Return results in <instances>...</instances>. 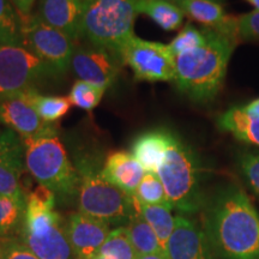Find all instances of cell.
Returning a JSON list of instances; mask_svg holds the SVG:
<instances>
[{
	"label": "cell",
	"mask_w": 259,
	"mask_h": 259,
	"mask_svg": "<svg viewBox=\"0 0 259 259\" xmlns=\"http://www.w3.org/2000/svg\"><path fill=\"white\" fill-rule=\"evenodd\" d=\"M204 232L221 259H259V216L247 193L227 185L205 204Z\"/></svg>",
	"instance_id": "1"
},
{
	"label": "cell",
	"mask_w": 259,
	"mask_h": 259,
	"mask_svg": "<svg viewBox=\"0 0 259 259\" xmlns=\"http://www.w3.org/2000/svg\"><path fill=\"white\" fill-rule=\"evenodd\" d=\"M205 29L206 41L176 57L174 85L196 103L212 102L225 84L227 67L239 40Z\"/></svg>",
	"instance_id": "2"
},
{
	"label": "cell",
	"mask_w": 259,
	"mask_h": 259,
	"mask_svg": "<svg viewBox=\"0 0 259 259\" xmlns=\"http://www.w3.org/2000/svg\"><path fill=\"white\" fill-rule=\"evenodd\" d=\"M56 204V194L47 187L29 192L19 240L40 259H77Z\"/></svg>",
	"instance_id": "3"
},
{
	"label": "cell",
	"mask_w": 259,
	"mask_h": 259,
	"mask_svg": "<svg viewBox=\"0 0 259 259\" xmlns=\"http://www.w3.org/2000/svg\"><path fill=\"white\" fill-rule=\"evenodd\" d=\"M74 167L79 177L78 211L111 225L126 226L139 204L135 196L113 185L103 178L96 157L79 153L74 157Z\"/></svg>",
	"instance_id": "4"
},
{
	"label": "cell",
	"mask_w": 259,
	"mask_h": 259,
	"mask_svg": "<svg viewBox=\"0 0 259 259\" xmlns=\"http://www.w3.org/2000/svg\"><path fill=\"white\" fill-rule=\"evenodd\" d=\"M203 171L198 154L179 135L171 132L166 158L157 171L171 208L183 213H194L205 206Z\"/></svg>",
	"instance_id": "5"
},
{
	"label": "cell",
	"mask_w": 259,
	"mask_h": 259,
	"mask_svg": "<svg viewBox=\"0 0 259 259\" xmlns=\"http://www.w3.org/2000/svg\"><path fill=\"white\" fill-rule=\"evenodd\" d=\"M139 0H83L77 42L105 48L121 59V51L135 35ZM122 60V59H121Z\"/></svg>",
	"instance_id": "6"
},
{
	"label": "cell",
	"mask_w": 259,
	"mask_h": 259,
	"mask_svg": "<svg viewBox=\"0 0 259 259\" xmlns=\"http://www.w3.org/2000/svg\"><path fill=\"white\" fill-rule=\"evenodd\" d=\"M22 142L25 169L38 185L50 189L60 202L78 198V173L58 135L22 138Z\"/></svg>",
	"instance_id": "7"
},
{
	"label": "cell",
	"mask_w": 259,
	"mask_h": 259,
	"mask_svg": "<svg viewBox=\"0 0 259 259\" xmlns=\"http://www.w3.org/2000/svg\"><path fill=\"white\" fill-rule=\"evenodd\" d=\"M63 78L25 47L0 45V99L54 85Z\"/></svg>",
	"instance_id": "8"
},
{
	"label": "cell",
	"mask_w": 259,
	"mask_h": 259,
	"mask_svg": "<svg viewBox=\"0 0 259 259\" xmlns=\"http://www.w3.org/2000/svg\"><path fill=\"white\" fill-rule=\"evenodd\" d=\"M23 47L61 76L71 69L76 41L59 29L45 23L37 14L23 18Z\"/></svg>",
	"instance_id": "9"
},
{
	"label": "cell",
	"mask_w": 259,
	"mask_h": 259,
	"mask_svg": "<svg viewBox=\"0 0 259 259\" xmlns=\"http://www.w3.org/2000/svg\"><path fill=\"white\" fill-rule=\"evenodd\" d=\"M122 63L134 71L135 78L145 82H173L176 57L168 45L148 41L134 35L121 51Z\"/></svg>",
	"instance_id": "10"
},
{
	"label": "cell",
	"mask_w": 259,
	"mask_h": 259,
	"mask_svg": "<svg viewBox=\"0 0 259 259\" xmlns=\"http://www.w3.org/2000/svg\"><path fill=\"white\" fill-rule=\"evenodd\" d=\"M122 60L105 48L76 42L71 70L79 80L106 90L114 85L121 72Z\"/></svg>",
	"instance_id": "11"
},
{
	"label": "cell",
	"mask_w": 259,
	"mask_h": 259,
	"mask_svg": "<svg viewBox=\"0 0 259 259\" xmlns=\"http://www.w3.org/2000/svg\"><path fill=\"white\" fill-rule=\"evenodd\" d=\"M0 124L22 138L58 135L57 124L42 120L28 96V92L0 99Z\"/></svg>",
	"instance_id": "12"
},
{
	"label": "cell",
	"mask_w": 259,
	"mask_h": 259,
	"mask_svg": "<svg viewBox=\"0 0 259 259\" xmlns=\"http://www.w3.org/2000/svg\"><path fill=\"white\" fill-rule=\"evenodd\" d=\"M65 231L76 258L92 259L108 238L111 226L78 211L69 216Z\"/></svg>",
	"instance_id": "13"
},
{
	"label": "cell",
	"mask_w": 259,
	"mask_h": 259,
	"mask_svg": "<svg viewBox=\"0 0 259 259\" xmlns=\"http://www.w3.org/2000/svg\"><path fill=\"white\" fill-rule=\"evenodd\" d=\"M169 259H213V251L205 232L185 216H176V226L168 240Z\"/></svg>",
	"instance_id": "14"
},
{
	"label": "cell",
	"mask_w": 259,
	"mask_h": 259,
	"mask_svg": "<svg viewBox=\"0 0 259 259\" xmlns=\"http://www.w3.org/2000/svg\"><path fill=\"white\" fill-rule=\"evenodd\" d=\"M174 4L187 17L202 24L203 28L211 29L239 40L236 35L238 17L227 15L221 3L215 0H181L174 2Z\"/></svg>",
	"instance_id": "15"
},
{
	"label": "cell",
	"mask_w": 259,
	"mask_h": 259,
	"mask_svg": "<svg viewBox=\"0 0 259 259\" xmlns=\"http://www.w3.org/2000/svg\"><path fill=\"white\" fill-rule=\"evenodd\" d=\"M171 130L154 128L141 134L132 142L131 154L145 173H157L171 141Z\"/></svg>",
	"instance_id": "16"
},
{
	"label": "cell",
	"mask_w": 259,
	"mask_h": 259,
	"mask_svg": "<svg viewBox=\"0 0 259 259\" xmlns=\"http://www.w3.org/2000/svg\"><path fill=\"white\" fill-rule=\"evenodd\" d=\"M83 0H41L38 16L45 23L78 41Z\"/></svg>",
	"instance_id": "17"
},
{
	"label": "cell",
	"mask_w": 259,
	"mask_h": 259,
	"mask_svg": "<svg viewBox=\"0 0 259 259\" xmlns=\"http://www.w3.org/2000/svg\"><path fill=\"white\" fill-rule=\"evenodd\" d=\"M101 173L106 180L135 196L136 190L143 179L145 170L139 164L134 155L126 151H115L108 155L101 168Z\"/></svg>",
	"instance_id": "18"
},
{
	"label": "cell",
	"mask_w": 259,
	"mask_h": 259,
	"mask_svg": "<svg viewBox=\"0 0 259 259\" xmlns=\"http://www.w3.org/2000/svg\"><path fill=\"white\" fill-rule=\"evenodd\" d=\"M221 132L231 134L242 143L259 147V118L248 115L242 106H233L216 119Z\"/></svg>",
	"instance_id": "19"
},
{
	"label": "cell",
	"mask_w": 259,
	"mask_h": 259,
	"mask_svg": "<svg viewBox=\"0 0 259 259\" xmlns=\"http://www.w3.org/2000/svg\"><path fill=\"white\" fill-rule=\"evenodd\" d=\"M137 9L138 14L148 16L167 31L179 29L185 17V14L169 0H139Z\"/></svg>",
	"instance_id": "20"
},
{
	"label": "cell",
	"mask_w": 259,
	"mask_h": 259,
	"mask_svg": "<svg viewBox=\"0 0 259 259\" xmlns=\"http://www.w3.org/2000/svg\"><path fill=\"white\" fill-rule=\"evenodd\" d=\"M125 227L138 255L164 253L156 233L143 218L141 211L136 212Z\"/></svg>",
	"instance_id": "21"
},
{
	"label": "cell",
	"mask_w": 259,
	"mask_h": 259,
	"mask_svg": "<svg viewBox=\"0 0 259 259\" xmlns=\"http://www.w3.org/2000/svg\"><path fill=\"white\" fill-rule=\"evenodd\" d=\"M139 204V211L143 218L151 226L154 232L156 233L158 241L166 253L168 240H169L171 233L176 226V218L171 215V206L169 205H148V204Z\"/></svg>",
	"instance_id": "22"
},
{
	"label": "cell",
	"mask_w": 259,
	"mask_h": 259,
	"mask_svg": "<svg viewBox=\"0 0 259 259\" xmlns=\"http://www.w3.org/2000/svg\"><path fill=\"white\" fill-rule=\"evenodd\" d=\"M0 45L23 47V18L11 0H0Z\"/></svg>",
	"instance_id": "23"
},
{
	"label": "cell",
	"mask_w": 259,
	"mask_h": 259,
	"mask_svg": "<svg viewBox=\"0 0 259 259\" xmlns=\"http://www.w3.org/2000/svg\"><path fill=\"white\" fill-rule=\"evenodd\" d=\"M28 96L42 120L50 124H57L70 111L69 97L42 95L38 90H29Z\"/></svg>",
	"instance_id": "24"
},
{
	"label": "cell",
	"mask_w": 259,
	"mask_h": 259,
	"mask_svg": "<svg viewBox=\"0 0 259 259\" xmlns=\"http://www.w3.org/2000/svg\"><path fill=\"white\" fill-rule=\"evenodd\" d=\"M27 203L0 196V239L10 238L21 231Z\"/></svg>",
	"instance_id": "25"
},
{
	"label": "cell",
	"mask_w": 259,
	"mask_h": 259,
	"mask_svg": "<svg viewBox=\"0 0 259 259\" xmlns=\"http://www.w3.org/2000/svg\"><path fill=\"white\" fill-rule=\"evenodd\" d=\"M108 255L114 259H137L138 254L136 252L134 244L127 233L125 226H119L109 233L105 244L100 248L99 253Z\"/></svg>",
	"instance_id": "26"
},
{
	"label": "cell",
	"mask_w": 259,
	"mask_h": 259,
	"mask_svg": "<svg viewBox=\"0 0 259 259\" xmlns=\"http://www.w3.org/2000/svg\"><path fill=\"white\" fill-rule=\"evenodd\" d=\"M24 169V167L0 162V196L27 203L28 193L24 192L21 185V176Z\"/></svg>",
	"instance_id": "27"
},
{
	"label": "cell",
	"mask_w": 259,
	"mask_h": 259,
	"mask_svg": "<svg viewBox=\"0 0 259 259\" xmlns=\"http://www.w3.org/2000/svg\"><path fill=\"white\" fill-rule=\"evenodd\" d=\"M135 198L138 203L148 205H169L166 190L157 173H145L143 179L135 192Z\"/></svg>",
	"instance_id": "28"
},
{
	"label": "cell",
	"mask_w": 259,
	"mask_h": 259,
	"mask_svg": "<svg viewBox=\"0 0 259 259\" xmlns=\"http://www.w3.org/2000/svg\"><path fill=\"white\" fill-rule=\"evenodd\" d=\"M0 162L24 167V148L22 138L15 131L0 124Z\"/></svg>",
	"instance_id": "29"
},
{
	"label": "cell",
	"mask_w": 259,
	"mask_h": 259,
	"mask_svg": "<svg viewBox=\"0 0 259 259\" xmlns=\"http://www.w3.org/2000/svg\"><path fill=\"white\" fill-rule=\"evenodd\" d=\"M103 94H105V90L78 79L72 85L67 97H69L71 105L87 112H92L101 102Z\"/></svg>",
	"instance_id": "30"
},
{
	"label": "cell",
	"mask_w": 259,
	"mask_h": 259,
	"mask_svg": "<svg viewBox=\"0 0 259 259\" xmlns=\"http://www.w3.org/2000/svg\"><path fill=\"white\" fill-rule=\"evenodd\" d=\"M205 29H198L191 23H187L181 29L179 34L173 38V41L168 45V47L174 57H179L186 52L200 47L205 44Z\"/></svg>",
	"instance_id": "31"
},
{
	"label": "cell",
	"mask_w": 259,
	"mask_h": 259,
	"mask_svg": "<svg viewBox=\"0 0 259 259\" xmlns=\"http://www.w3.org/2000/svg\"><path fill=\"white\" fill-rule=\"evenodd\" d=\"M238 164L252 191L259 197V153L241 151L238 155Z\"/></svg>",
	"instance_id": "32"
},
{
	"label": "cell",
	"mask_w": 259,
	"mask_h": 259,
	"mask_svg": "<svg viewBox=\"0 0 259 259\" xmlns=\"http://www.w3.org/2000/svg\"><path fill=\"white\" fill-rule=\"evenodd\" d=\"M236 35L239 41H259V11L253 10L238 17Z\"/></svg>",
	"instance_id": "33"
},
{
	"label": "cell",
	"mask_w": 259,
	"mask_h": 259,
	"mask_svg": "<svg viewBox=\"0 0 259 259\" xmlns=\"http://www.w3.org/2000/svg\"><path fill=\"white\" fill-rule=\"evenodd\" d=\"M4 259H40L37 258L21 240L5 238L0 239Z\"/></svg>",
	"instance_id": "34"
},
{
	"label": "cell",
	"mask_w": 259,
	"mask_h": 259,
	"mask_svg": "<svg viewBox=\"0 0 259 259\" xmlns=\"http://www.w3.org/2000/svg\"><path fill=\"white\" fill-rule=\"evenodd\" d=\"M36 0H11V3L14 4L16 10L22 16V18H25L31 15V10Z\"/></svg>",
	"instance_id": "35"
},
{
	"label": "cell",
	"mask_w": 259,
	"mask_h": 259,
	"mask_svg": "<svg viewBox=\"0 0 259 259\" xmlns=\"http://www.w3.org/2000/svg\"><path fill=\"white\" fill-rule=\"evenodd\" d=\"M242 109H244L248 115L254 116V118H259V97L242 106Z\"/></svg>",
	"instance_id": "36"
},
{
	"label": "cell",
	"mask_w": 259,
	"mask_h": 259,
	"mask_svg": "<svg viewBox=\"0 0 259 259\" xmlns=\"http://www.w3.org/2000/svg\"><path fill=\"white\" fill-rule=\"evenodd\" d=\"M137 259H169L166 253H154V254H145L138 255Z\"/></svg>",
	"instance_id": "37"
},
{
	"label": "cell",
	"mask_w": 259,
	"mask_h": 259,
	"mask_svg": "<svg viewBox=\"0 0 259 259\" xmlns=\"http://www.w3.org/2000/svg\"><path fill=\"white\" fill-rule=\"evenodd\" d=\"M245 2L248 3L254 10H258L259 11V0H245Z\"/></svg>",
	"instance_id": "38"
},
{
	"label": "cell",
	"mask_w": 259,
	"mask_h": 259,
	"mask_svg": "<svg viewBox=\"0 0 259 259\" xmlns=\"http://www.w3.org/2000/svg\"><path fill=\"white\" fill-rule=\"evenodd\" d=\"M92 259H114L112 257H108V255H102V254H96L95 257H93Z\"/></svg>",
	"instance_id": "39"
},
{
	"label": "cell",
	"mask_w": 259,
	"mask_h": 259,
	"mask_svg": "<svg viewBox=\"0 0 259 259\" xmlns=\"http://www.w3.org/2000/svg\"><path fill=\"white\" fill-rule=\"evenodd\" d=\"M0 259H4V253H3V248H2V245H0Z\"/></svg>",
	"instance_id": "40"
},
{
	"label": "cell",
	"mask_w": 259,
	"mask_h": 259,
	"mask_svg": "<svg viewBox=\"0 0 259 259\" xmlns=\"http://www.w3.org/2000/svg\"><path fill=\"white\" fill-rule=\"evenodd\" d=\"M169 2L174 3V2H181V0H169ZM215 2H218V0H215ZM218 3H219V2H218Z\"/></svg>",
	"instance_id": "41"
},
{
	"label": "cell",
	"mask_w": 259,
	"mask_h": 259,
	"mask_svg": "<svg viewBox=\"0 0 259 259\" xmlns=\"http://www.w3.org/2000/svg\"><path fill=\"white\" fill-rule=\"evenodd\" d=\"M218 2H219V3H222V2H223V0H218Z\"/></svg>",
	"instance_id": "42"
}]
</instances>
